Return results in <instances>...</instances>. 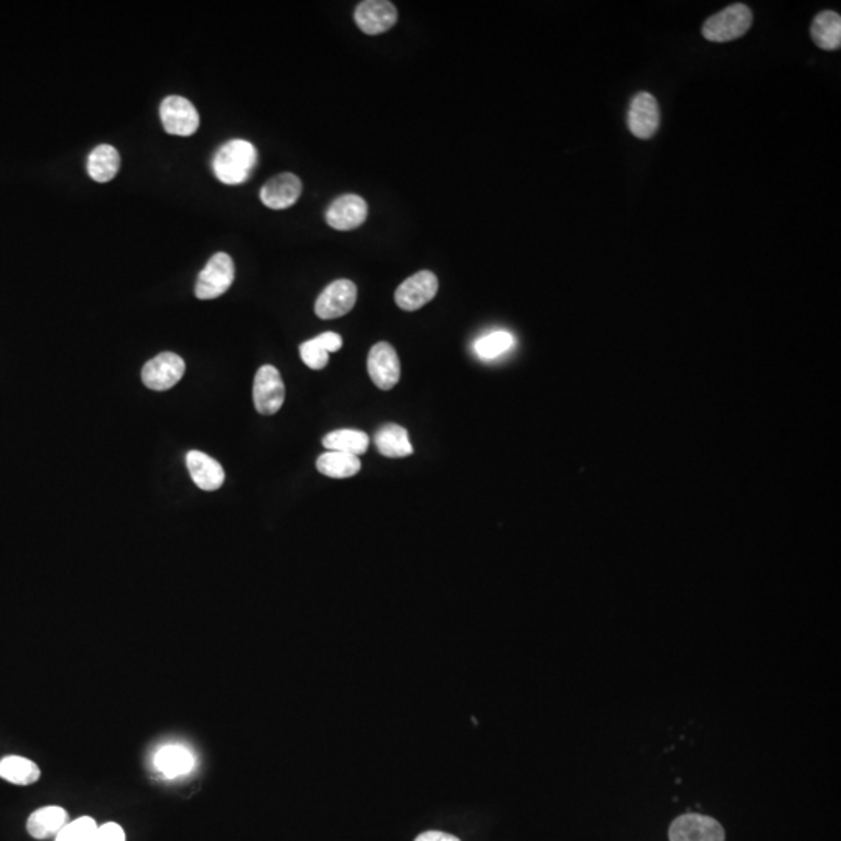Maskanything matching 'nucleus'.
Listing matches in <instances>:
<instances>
[{"mask_svg":"<svg viewBox=\"0 0 841 841\" xmlns=\"http://www.w3.org/2000/svg\"><path fill=\"white\" fill-rule=\"evenodd\" d=\"M257 164V150L251 142L233 139L215 153L212 169L220 183L239 186L245 183Z\"/></svg>","mask_w":841,"mask_h":841,"instance_id":"nucleus-1","label":"nucleus"},{"mask_svg":"<svg viewBox=\"0 0 841 841\" xmlns=\"http://www.w3.org/2000/svg\"><path fill=\"white\" fill-rule=\"evenodd\" d=\"M753 13L745 4H732L711 16L703 25L704 38L711 43H728L750 30Z\"/></svg>","mask_w":841,"mask_h":841,"instance_id":"nucleus-2","label":"nucleus"},{"mask_svg":"<svg viewBox=\"0 0 841 841\" xmlns=\"http://www.w3.org/2000/svg\"><path fill=\"white\" fill-rule=\"evenodd\" d=\"M234 276H236V268L231 256L226 253H215L198 275L195 295L198 300H215L233 286Z\"/></svg>","mask_w":841,"mask_h":841,"instance_id":"nucleus-3","label":"nucleus"},{"mask_svg":"<svg viewBox=\"0 0 841 841\" xmlns=\"http://www.w3.org/2000/svg\"><path fill=\"white\" fill-rule=\"evenodd\" d=\"M162 127L172 136H192L200 127V114L191 100L181 96H169L159 106Z\"/></svg>","mask_w":841,"mask_h":841,"instance_id":"nucleus-4","label":"nucleus"},{"mask_svg":"<svg viewBox=\"0 0 841 841\" xmlns=\"http://www.w3.org/2000/svg\"><path fill=\"white\" fill-rule=\"evenodd\" d=\"M254 407L261 415H275L286 401V387L275 366L264 365L254 377Z\"/></svg>","mask_w":841,"mask_h":841,"instance_id":"nucleus-5","label":"nucleus"},{"mask_svg":"<svg viewBox=\"0 0 841 841\" xmlns=\"http://www.w3.org/2000/svg\"><path fill=\"white\" fill-rule=\"evenodd\" d=\"M357 287L349 279L331 282L318 296L315 314L321 320H334L345 317L356 306Z\"/></svg>","mask_w":841,"mask_h":841,"instance_id":"nucleus-6","label":"nucleus"},{"mask_svg":"<svg viewBox=\"0 0 841 841\" xmlns=\"http://www.w3.org/2000/svg\"><path fill=\"white\" fill-rule=\"evenodd\" d=\"M186 371V363L178 354L162 352L145 363L142 368V382L145 387L155 391H166L181 381Z\"/></svg>","mask_w":841,"mask_h":841,"instance_id":"nucleus-7","label":"nucleus"},{"mask_svg":"<svg viewBox=\"0 0 841 841\" xmlns=\"http://www.w3.org/2000/svg\"><path fill=\"white\" fill-rule=\"evenodd\" d=\"M669 838L670 841H725V829L714 818L686 813L670 824Z\"/></svg>","mask_w":841,"mask_h":841,"instance_id":"nucleus-8","label":"nucleus"},{"mask_svg":"<svg viewBox=\"0 0 841 841\" xmlns=\"http://www.w3.org/2000/svg\"><path fill=\"white\" fill-rule=\"evenodd\" d=\"M438 278L432 271H418L405 279L395 292V301L402 310L415 312L437 296Z\"/></svg>","mask_w":841,"mask_h":841,"instance_id":"nucleus-9","label":"nucleus"},{"mask_svg":"<svg viewBox=\"0 0 841 841\" xmlns=\"http://www.w3.org/2000/svg\"><path fill=\"white\" fill-rule=\"evenodd\" d=\"M368 374L377 388L388 391L396 387L401 379V363L398 352L390 343L381 342L371 348L368 354Z\"/></svg>","mask_w":841,"mask_h":841,"instance_id":"nucleus-10","label":"nucleus"},{"mask_svg":"<svg viewBox=\"0 0 841 841\" xmlns=\"http://www.w3.org/2000/svg\"><path fill=\"white\" fill-rule=\"evenodd\" d=\"M356 24L366 35H381L398 21V10L388 0H365L354 13Z\"/></svg>","mask_w":841,"mask_h":841,"instance_id":"nucleus-11","label":"nucleus"},{"mask_svg":"<svg viewBox=\"0 0 841 841\" xmlns=\"http://www.w3.org/2000/svg\"><path fill=\"white\" fill-rule=\"evenodd\" d=\"M658 100L648 94L639 92L633 97L628 110V128L639 139H650L655 136L659 128Z\"/></svg>","mask_w":841,"mask_h":841,"instance_id":"nucleus-12","label":"nucleus"},{"mask_svg":"<svg viewBox=\"0 0 841 841\" xmlns=\"http://www.w3.org/2000/svg\"><path fill=\"white\" fill-rule=\"evenodd\" d=\"M368 217V205L359 195L346 194L338 197L326 212V222L337 231H351L359 228Z\"/></svg>","mask_w":841,"mask_h":841,"instance_id":"nucleus-13","label":"nucleus"},{"mask_svg":"<svg viewBox=\"0 0 841 841\" xmlns=\"http://www.w3.org/2000/svg\"><path fill=\"white\" fill-rule=\"evenodd\" d=\"M303 183L293 173H281L262 186L261 200L267 208L281 211L290 208L300 200Z\"/></svg>","mask_w":841,"mask_h":841,"instance_id":"nucleus-14","label":"nucleus"},{"mask_svg":"<svg viewBox=\"0 0 841 841\" xmlns=\"http://www.w3.org/2000/svg\"><path fill=\"white\" fill-rule=\"evenodd\" d=\"M187 469L195 485L203 491H217L225 482V471L219 461L205 452L191 451L186 457Z\"/></svg>","mask_w":841,"mask_h":841,"instance_id":"nucleus-15","label":"nucleus"},{"mask_svg":"<svg viewBox=\"0 0 841 841\" xmlns=\"http://www.w3.org/2000/svg\"><path fill=\"white\" fill-rule=\"evenodd\" d=\"M69 823V815L60 806H46L35 810L27 820V831L36 840L55 838Z\"/></svg>","mask_w":841,"mask_h":841,"instance_id":"nucleus-16","label":"nucleus"},{"mask_svg":"<svg viewBox=\"0 0 841 841\" xmlns=\"http://www.w3.org/2000/svg\"><path fill=\"white\" fill-rule=\"evenodd\" d=\"M155 765L164 778L176 779L191 773L195 767V756L184 746L166 745L156 753Z\"/></svg>","mask_w":841,"mask_h":841,"instance_id":"nucleus-17","label":"nucleus"},{"mask_svg":"<svg viewBox=\"0 0 841 841\" xmlns=\"http://www.w3.org/2000/svg\"><path fill=\"white\" fill-rule=\"evenodd\" d=\"M374 443H376L377 451L384 457L404 458L413 454L409 432L398 424H387L379 429L374 437Z\"/></svg>","mask_w":841,"mask_h":841,"instance_id":"nucleus-18","label":"nucleus"},{"mask_svg":"<svg viewBox=\"0 0 841 841\" xmlns=\"http://www.w3.org/2000/svg\"><path fill=\"white\" fill-rule=\"evenodd\" d=\"M120 155L110 144H102L92 150L88 158V173L97 183H108L119 173Z\"/></svg>","mask_w":841,"mask_h":841,"instance_id":"nucleus-19","label":"nucleus"},{"mask_svg":"<svg viewBox=\"0 0 841 841\" xmlns=\"http://www.w3.org/2000/svg\"><path fill=\"white\" fill-rule=\"evenodd\" d=\"M810 35L820 49H840L841 16L831 10L821 11L820 15L813 19Z\"/></svg>","mask_w":841,"mask_h":841,"instance_id":"nucleus-20","label":"nucleus"},{"mask_svg":"<svg viewBox=\"0 0 841 841\" xmlns=\"http://www.w3.org/2000/svg\"><path fill=\"white\" fill-rule=\"evenodd\" d=\"M323 446L332 452L360 457L370 447V437L362 430L342 429L334 430L323 438Z\"/></svg>","mask_w":841,"mask_h":841,"instance_id":"nucleus-21","label":"nucleus"},{"mask_svg":"<svg viewBox=\"0 0 841 841\" xmlns=\"http://www.w3.org/2000/svg\"><path fill=\"white\" fill-rule=\"evenodd\" d=\"M362 463L359 457L343 452H326L317 460L318 472L331 479H349L359 474Z\"/></svg>","mask_w":841,"mask_h":841,"instance_id":"nucleus-22","label":"nucleus"},{"mask_svg":"<svg viewBox=\"0 0 841 841\" xmlns=\"http://www.w3.org/2000/svg\"><path fill=\"white\" fill-rule=\"evenodd\" d=\"M0 778L15 785H32L41 778L35 762L22 756H5L0 761Z\"/></svg>","mask_w":841,"mask_h":841,"instance_id":"nucleus-23","label":"nucleus"},{"mask_svg":"<svg viewBox=\"0 0 841 841\" xmlns=\"http://www.w3.org/2000/svg\"><path fill=\"white\" fill-rule=\"evenodd\" d=\"M514 346V337L507 331H494L483 335L474 343V351L480 359H497Z\"/></svg>","mask_w":841,"mask_h":841,"instance_id":"nucleus-24","label":"nucleus"},{"mask_svg":"<svg viewBox=\"0 0 841 841\" xmlns=\"http://www.w3.org/2000/svg\"><path fill=\"white\" fill-rule=\"evenodd\" d=\"M97 829L99 826L94 818L80 817L69 821L63 827V831L55 837V841H94Z\"/></svg>","mask_w":841,"mask_h":841,"instance_id":"nucleus-25","label":"nucleus"},{"mask_svg":"<svg viewBox=\"0 0 841 841\" xmlns=\"http://www.w3.org/2000/svg\"><path fill=\"white\" fill-rule=\"evenodd\" d=\"M300 354L303 362L310 370H323L329 363V352L317 342V338L307 340L300 346Z\"/></svg>","mask_w":841,"mask_h":841,"instance_id":"nucleus-26","label":"nucleus"},{"mask_svg":"<svg viewBox=\"0 0 841 841\" xmlns=\"http://www.w3.org/2000/svg\"><path fill=\"white\" fill-rule=\"evenodd\" d=\"M94 841H127L124 827L117 823H106L97 829Z\"/></svg>","mask_w":841,"mask_h":841,"instance_id":"nucleus-27","label":"nucleus"},{"mask_svg":"<svg viewBox=\"0 0 841 841\" xmlns=\"http://www.w3.org/2000/svg\"><path fill=\"white\" fill-rule=\"evenodd\" d=\"M317 342L323 346L326 351L331 354V352H337L342 349L343 346V338L340 335L335 334V332H324V334L318 335Z\"/></svg>","mask_w":841,"mask_h":841,"instance_id":"nucleus-28","label":"nucleus"},{"mask_svg":"<svg viewBox=\"0 0 841 841\" xmlns=\"http://www.w3.org/2000/svg\"><path fill=\"white\" fill-rule=\"evenodd\" d=\"M415 841H460V838L446 832L429 831L419 835Z\"/></svg>","mask_w":841,"mask_h":841,"instance_id":"nucleus-29","label":"nucleus"}]
</instances>
